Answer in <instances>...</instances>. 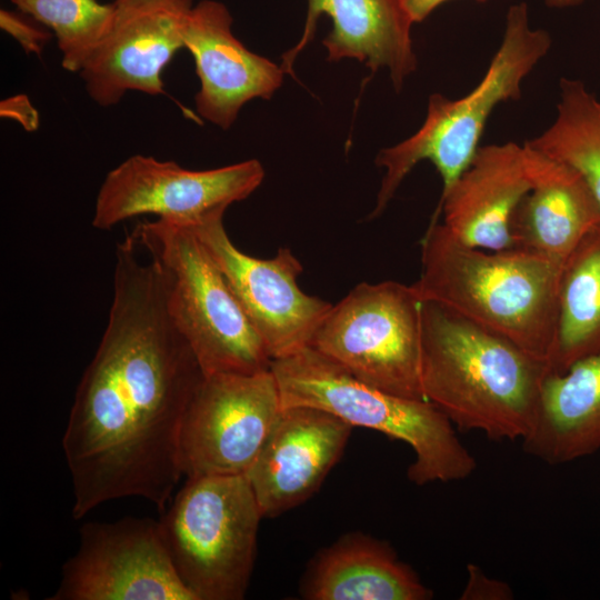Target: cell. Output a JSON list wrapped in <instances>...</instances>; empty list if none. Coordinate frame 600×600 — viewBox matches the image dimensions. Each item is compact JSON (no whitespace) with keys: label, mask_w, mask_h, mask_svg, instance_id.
<instances>
[{"label":"cell","mask_w":600,"mask_h":600,"mask_svg":"<svg viewBox=\"0 0 600 600\" xmlns=\"http://www.w3.org/2000/svg\"><path fill=\"white\" fill-rule=\"evenodd\" d=\"M550 369L510 340L431 300H421L424 398L461 430L523 440Z\"/></svg>","instance_id":"obj_2"},{"label":"cell","mask_w":600,"mask_h":600,"mask_svg":"<svg viewBox=\"0 0 600 600\" xmlns=\"http://www.w3.org/2000/svg\"><path fill=\"white\" fill-rule=\"evenodd\" d=\"M531 188L524 146L480 147L452 187L440 197L430 224H442L459 241L486 250L511 249L510 220Z\"/></svg>","instance_id":"obj_17"},{"label":"cell","mask_w":600,"mask_h":600,"mask_svg":"<svg viewBox=\"0 0 600 600\" xmlns=\"http://www.w3.org/2000/svg\"><path fill=\"white\" fill-rule=\"evenodd\" d=\"M467 572L468 579L460 599L508 600L513 598L512 591L506 582L487 577L479 567L469 564Z\"/></svg>","instance_id":"obj_25"},{"label":"cell","mask_w":600,"mask_h":600,"mask_svg":"<svg viewBox=\"0 0 600 600\" xmlns=\"http://www.w3.org/2000/svg\"><path fill=\"white\" fill-rule=\"evenodd\" d=\"M309 346L370 386L404 398L426 399L421 299L412 284H358L330 308Z\"/></svg>","instance_id":"obj_8"},{"label":"cell","mask_w":600,"mask_h":600,"mask_svg":"<svg viewBox=\"0 0 600 600\" xmlns=\"http://www.w3.org/2000/svg\"><path fill=\"white\" fill-rule=\"evenodd\" d=\"M223 213L190 227L223 274L272 360L309 346L318 326L332 307L304 293L297 279L300 261L288 248L271 259H258L230 240Z\"/></svg>","instance_id":"obj_12"},{"label":"cell","mask_w":600,"mask_h":600,"mask_svg":"<svg viewBox=\"0 0 600 600\" xmlns=\"http://www.w3.org/2000/svg\"><path fill=\"white\" fill-rule=\"evenodd\" d=\"M262 518L246 474L187 478L159 527L178 577L197 600L244 598Z\"/></svg>","instance_id":"obj_7"},{"label":"cell","mask_w":600,"mask_h":600,"mask_svg":"<svg viewBox=\"0 0 600 600\" xmlns=\"http://www.w3.org/2000/svg\"><path fill=\"white\" fill-rule=\"evenodd\" d=\"M352 428L318 408H281L246 473L262 517H277L309 499L342 456Z\"/></svg>","instance_id":"obj_14"},{"label":"cell","mask_w":600,"mask_h":600,"mask_svg":"<svg viewBox=\"0 0 600 600\" xmlns=\"http://www.w3.org/2000/svg\"><path fill=\"white\" fill-rule=\"evenodd\" d=\"M1 114L12 118L29 131L36 130L39 124L37 110L23 94L14 96L2 101Z\"/></svg>","instance_id":"obj_26"},{"label":"cell","mask_w":600,"mask_h":600,"mask_svg":"<svg viewBox=\"0 0 600 600\" xmlns=\"http://www.w3.org/2000/svg\"><path fill=\"white\" fill-rule=\"evenodd\" d=\"M600 352V227L564 262L558 291L556 333L548 364L562 373Z\"/></svg>","instance_id":"obj_21"},{"label":"cell","mask_w":600,"mask_h":600,"mask_svg":"<svg viewBox=\"0 0 600 600\" xmlns=\"http://www.w3.org/2000/svg\"><path fill=\"white\" fill-rule=\"evenodd\" d=\"M0 27L9 33L27 53L41 56L46 43L52 38L50 31L40 29L9 10L0 11Z\"/></svg>","instance_id":"obj_24"},{"label":"cell","mask_w":600,"mask_h":600,"mask_svg":"<svg viewBox=\"0 0 600 600\" xmlns=\"http://www.w3.org/2000/svg\"><path fill=\"white\" fill-rule=\"evenodd\" d=\"M546 6L554 9H564L579 6L586 0H542Z\"/></svg>","instance_id":"obj_28"},{"label":"cell","mask_w":600,"mask_h":600,"mask_svg":"<svg viewBox=\"0 0 600 600\" xmlns=\"http://www.w3.org/2000/svg\"><path fill=\"white\" fill-rule=\"evenodd\" d=\"M132 236L161 269L168 310L204 374H251L272 359L194 231L157 219Z\"/></svg>","instance_id":"obj_6"},{"label":"cell","mask_w":600,"mask_h":600,"mask_svg":"<svg viewBox=\"0 0 600 600\" xmlns=\"http://www.w3.org/2000/svg\"><path fill=\"white\" fill-rule=\"evenodd\" d=\"M204 376L171 318L161 279L141 270L117 274L62 438L74 519L126 497L166 509L183 476V419Z\"/></svg>","instance_id":"obj_1"},{"label":"cell","mask_w":600,"mask_h":600,"mask_svg":"<svg viewBox=\"0 0 600 600\" xmlns=\"http://www.w3.org/2000/svg\"><path fill=\"white\" fill-rule=\"evenodd\" d=\"M262 164L250 159L209 170L134 154L109 171L98 191L92 226L110 230L122 221L153 214L192 227L250 196L262 182Z\"/></svg>","instance_id":"obj_9"},{"label":"cell","mask_w":600,"mask_h":600,"mask_svg":"<svg viewBox=\"0 0 600 600\" xmlns=\"http://www.w3.org/2000/svg\"><path fill=\"white\" fill-rule=\"evenodd\" d=\"M303 32L298 43L282 56L281 68L294 76L293 63L313 40L321 16L332 29L322 43L329 61L357 59L372 72L384 69L400 90L418 66L412 46L414 24L404 0H307Z\"/></svg>","instance_id":"obj_16"},{"label":"cell","mask_w":600,"mask_h":600,"mask_svg":"<svg viewBox=\"0 0 600 600\" xmlns=\"http://www.w3.org/2000/svg\"><path fill=\"white\" fill-rule=\"evenodd\" d=\"M232 21L222 2L202 0L193 4L183 30V46L193 57L200 81L196 110L223 130L247 102L270 99L286 74L281 66L246 48L233 36Z\"/></svg>","instance_id":"obj_15"},{"label":"cell","mask_w":600,"mask_h":600,"mask_svg":"<svg viewBox=\"0 0 600 600\" xmlns=\"http://www.w3.org/2000/svg\"><path fill=\"white\" fill-rule=\"evenodd\" d=\"M110 29L79 72L100 107L129 91L164 94L162 71L183 46L193 0H113Z\"/></svg>","instance_id":"obj_13"},{"label":"cell","mask_w":600,"mask_h":600,"mask_svg":"<svg viewBox=\"0 0 600 600\" xmlns=\"http://www.w3.org/2000/svg\"><path fill=\"white\" fill-rule=\"evenodd\" d=\"M523 146L531 188L510 220L511 249L563 267L580 241L600 227V206L578 172L527 142Z\"/></svg>","instance_id":"obj_18"},{"label":"cell","mask_w":600,"mask_h":600,"mask_svg":"<svg viewBox=\"0 0 600 600\" xmlns=\"http://www.w3.org/2000/svg\"><path fill=\"white\" fill-rule=\"evenodd\" d=\"M547 30L532 28L524 1L511 4L501 42L480 82L459 99L433 93L422 126L409 138L379 151L376 163L384 169L376 207L381 214L403 179L422 160H429L442 180L443 196L463 173L480 148L484 127L494 109L521 96L523 80L551 48Z\"/></svg>","instance_id":"obj_5"},{"label":"cell","mask_w":600,"mask_h":600,"mask_svg":"<svg viewBox=\"0 0 600 600\" xmlns=\"http://www.w3.org/2000/svg\"><path fill=\"white\" fill-rule=\"evenodd\" d=\"M281 408L271 369L251 374L204 376L181 428L182 474H246Z\"/></svg>","instance_id":"obj_10"},{"label":"cell","mask_w":600,"mask_h":600,"mask_svg":"<svg viewBox=\"0 0 600 600\" xmlns=\"http://www.w3.org/2000/svg\"><path fill=\"white\" fill-rule=\"evenodd\" d=\"M421 263L412 283L421 300L436 301L548 362L562 266L519 249L468 246L438 222L421 241Z\"/></svg>","instance_id":"obj_3"},{"label":"cell","mask_w":600,"mask_h":600,"mask_svg":"<svg viewBox=\"0 0 600 600\" xmlns=\"http://www.w3.org/2000/svg\"><path fill=\"white\" fill-rule=\"evenodd\" d=\"M271 371L282 408H318L352 427L372 429L410 446L414 459L407 476L417 486L463 480L477 468L453 423L426 399L370 386L310 346L272 360Z\"/></svg>","instance_id":"obj_4"},{"label":"cell","mask_w":600,"mask_h":600,"mask_svg":"<svg viewBox=\"0 0 600 600\" xmlns=\"http://www.w3.org/2000/svg\"><path fill=\"white\" fill-rule=\"evenodd\" d=\"M302 593L310 600H427L432 592L386 543L348 534L310 567Z\"/></svg>","instance_id":"obj_20"},{"label":"cell","mask_w":600,"mask_h":600,"mask_svg":"<svg viewBox=\"0 0 600 600\" xmlns=\"http://www.w3.org/2000/svg\"><path fill=\"white\" fill-rule=\"evenodd\" d=\"M524 451L561 464L600 450V352L546 378Z\"/></svg>","instance_id":"obj_19"},{"label":"cell","mask_w":600,"mask_h":600,"mask_svg":"<svg viewBox=\"0 0 600 600\" xmlns=\"http://www.w3.org/2000/svg\"><path fill=\"white\" fill-rule=\"evenodd\" d=\"M526 142L578 172L600 206V100L582 81L561 79L553 122Z\"/></svg>","instance_id":"obj_22"},{"label":"cell","mask_w":600,"mask_h":600,"mask_svg":"<svg viewBox=\"0 0 600 600\" xmlns=\"http://www.w3.org/2000/svg\"><path fill=\"white\" fill-rule=\"evenodd\" d=\"M19 11L48 28L57 38L61 64L80 72L108 33L114 2L98 0H11Z\"/></svg>","instance_id":"obj_23"},{"label":"cell","mask_w":600,"mask_h":600,"mask_svg":"<svg viewBox=\"0 0 600 600\" xmlns=\"http://www.w3.org/2000/svg\"><path fill=\"white\" fill-rule=\"evenodd\" d=\"M450 0H404L407 9L414 23L422 22L436 9ZM478 3H484L487 0H472Z\"/></svg>","instance_id":"obj_27"},{"label":"cell","mask_w":600,"mask_h":600,"mask_svg":"<svg viewBox=\"0 0 600 600\" xmlns=\"http://www.w3.org/2000/svg\"><path fill=\"white\" fill-rule=\"evenodd\" d=\"M50 600H197L178 577L159 521L88 522Z\"/></svg>","instance_id":"obj_11"}]
</instances>
